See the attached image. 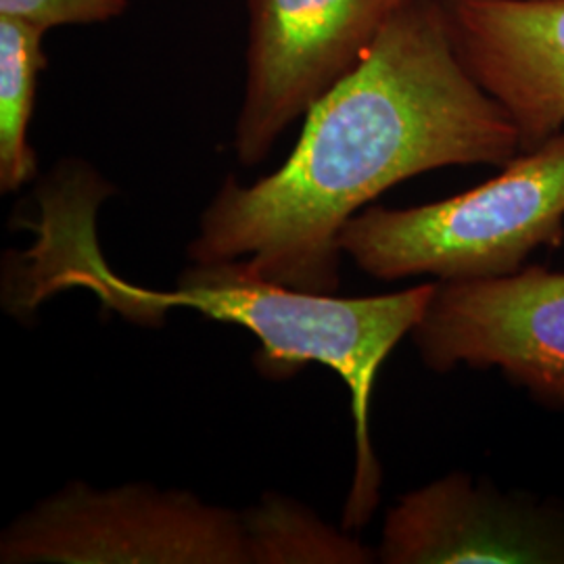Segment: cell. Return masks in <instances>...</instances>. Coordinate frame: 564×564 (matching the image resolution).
I'll use <instances>...</instances> for the list:
<instances>
[{"label":"cell","instance_id":"10","mask_svg":"<svg viewBox=\"0 0 564 564\" xmlns=\"http://www.w3.org/2000/svg\"><path fill=\"white\" fill-rule=\"evenodd\" d=\"M46 32L0 15V191L13 193L39 172L30 144L36 86L46 67Z\"/></svg>","mask_w":564,"mask_h":564},{"label":"cell","instance_id":"5","mask_svg":"<svg viewBox=\"0 0 564 564\" xmlns=\"http://www.w3.org/2000/svg\"><path fill=\"white\" fill-rule=\"evenodd\" d=\"M403 0H247L249 51L235 149L242 165L268 158L362 61Z\"/></svg>","mask_w":564,"mask_h":564},{"label":"cell","instance_id":"6","mask_svg":"<svg viewBox=\"0 0 564 564\" xmlns=\"http://www.w3.org/2000/svg\"><path fill=\"white\" fill-rule=\"evenodd\" d=\"M410 335L435 372L498 368L535 400L564 408V272L529 265L498 279L435 282Z\"/></svg>","mask_w":564,"mask_h":564},{"label":"cell","instance_id":"8","mask_svg":"<svg viewBox=\"0 0 564 564\" xmlns=\"http://www.w3.org/2000/svg\"><path fill=\"white\" fill-rule=\"evenodd\" d=\"M466 69L517 123L521 151L564 128V0H442Z\"/></svg>","mask_w":564,"mask_h":564},{"label":"cell","instance_id":"4","mask_svg":"<svg viewBox=\"0 0 564 564\" xmlns=\"http://www.w3.org/2000/svg\"><path fill=\"white\" fill-rule=\"evenodd\" d=\"M2 564H249L241 512L182 489L61 487L0 535Z\"/></svg>","mask_w":564,"mask_h":564},{"label":"cell","instance_id":"9","mask_svg":"<svg viewBox=\"0 0 564 564\" xmlns=\"http://www.w3.org/2000/svg\"><path fill=\"white\" fill-rule=\"evenodd\" d=\"M249 564H368L379 556L356 538L324 523L310 508L281 494L241 512Z\"/></svg>","mask_w":564,"mask_h":564},{"label":"cell","instance_id":"1","mask_svg":"<svg viewBox=\"0 0 564 564\" xmlns=\"http://www.w3.org/2000/svg\"><path fill=\"white\" fill-rule=\"evenodd\" d=\"M521 134L466 69L442 0H403L362 61L307 113L281 167L207 205L193 262H232L310 293L339 286V235L384 191L449 165L505 167Z\"/></svg>","mask_w":564,"mask_h":564},{"label":"cell","instance_id":"7","mask_svg":"<svg viewBox=\"0 0 564 564\" xmlns=\"http://www.w3.org/2000/svg\"><path fill=\"white\" fill-rule=\"evenodd\" d=\"M377 556L384 564H564V514L452 473L387 512Z\"/></svg>","mask_w":564,"mask_h":564},{"label":"cell","instance_id":"3","mask_svg":"<svg viewBox=\"0 0 564 564\" xmlns=\"http://www.w3.org/2000/svg\"><path fill=\"white\" fill-rule=\"evenodd\" d=\"M564 241V132L521 151L502 172L444 202L368 205L339 249L372 279L481 281L514 274L538 247Z\"/></svg>","mask_w":564,"mask_h":564},{"label":"cell","instance_id":"2","mask_svg":"<svg viewBox=\"0 0 564 564\" xmlns=\"http://www.w3.org/2000/svg\"><path fill=\"white\" fill-rule=\"evenodd\" d=\"M107 184L78 162L63 165L41 193L39 241L28 256L32 303L65 289H86L105 310L134 324H162L176 307L195 310L216 323L247 328L262 349L258 370L289 379L305 364L328 366L351 393L356 424V470L343 529H362L381 502L383 470L370 444L368 410L379 370L395 345L421 323L435 282L379 297H335L263 281L241 260L193 262L176 291H151L120 279L95 241V214Z\"/></svg>","mask_w":564,"mask_h":564},{"label":"cell","instance_id":"11","mask_svg":"<svg viewBox=\"0 0 564 564\" xmlns=\"http://www.w3.org/2000/svg\"><path fill=\"white\" fill-rule=\"evenodd\" d=\"M134 0H0V15L32 23L44 32L61 25L116 20Z\"/></svg>","mask_w":564,"mask_h":564}]
</instances>
